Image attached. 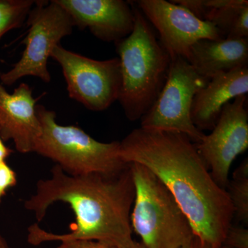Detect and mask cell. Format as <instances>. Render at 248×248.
Segmentation results:
<instances>
[{"label":"cell","instance_id":"cell-3","mask_svg":"<svg viewBox=\"0 0 248 248\" xmlns=\"http://www.w3.org/2000/svg\"><path fill=\"white\" fill-rule=\"evenodd\" d=\"M135 23L131 33L115 42L122 83L118 100L128 120H141L164 87L171 58L154 29L138 6L131 3Z\"/></svg>","mask_w":248,"mask_h":248},{"label":"cell","instance_id":"cell-19","mask_svg":"<svg viewBox=\"0 0 248 248\" xmlns=\"http://www.w3.org/2000/svg\"><path fill=\"white\" fill-rule=\"evenodd\" d=\"M17 178L16 172L6 163L0 162V203L6 195V192L17 184Z\"/></svg>","mask_w":248,"mask_h":248},{"label":"cell","instance_id":"cell-7","mask_svg":"<svg viewBox=\"0 0 248 248\" xmlns=\"http://www.w3.org/2000/svg\"><path fill=\"white\" fill-rule=\"evenodd\" d=\"M210 79L201 76L186 59L171 60L166 82L156 102L141 117V128L177 132L199 143L205 134L192 123L191 108L197 93Z\"/></svg>","mask_w":248,"mask_h":248},{"label":"cell","instance_id":"cell-10","mask_svg":"<svg viewBox=\"0 0 248 248\" xmlns=\"http://www.w3.org/2000/svg\"><path fill=\"white\" fill-rule=\"evenodd\" d=\"M159 32V42L171 60H188L191 47L201 40L223 39L216 27L188 9L166 0H140L135 3Z\"/></svg>","mask_w":248,"mask_h":248},{"label":"cell","instance_id":"cell-25","mask_svg":"<svg viewBox=\"0 0 248 248\" xmlns=\"http://www.w3.org/2000/svg\"><path fill=\"white\" fill-rule=\"evenodd\" d=\"M219 248H231L226 247V246H221V247H220Z\"/></svg>","mask_w":248,"mask_h":248},{"label":"cell","instance_id":"cell-17","mask_svg":"<svg viewBox=\"0 0 248 248\" xmlns=\"http://www.w3.org/2000/svg\"><path fill=\"white\" fill-rule=\"evenodd\" d=\"M34 0H0V39L10 31L22 27Z\"/></svg>","mask_w":248,"mask_h":248},{"label":"cell","instance_id":"cell-21","mask_svg":"<svg viewBox=\"0 0 248 248\" xmlns=\"http://www.w3.org/2000/svg\"><path fill=\"white\" fill-rule=\"evenodd\" d=\"M181 248H215L206 243L203 242L200 238L197 236H194V237L189 241L187 244L183 246Z\"/></svg>","mask_w":248,"mask_h":248},{"label":"cell","instance_id":"cell-14","mask_svg":"<svg viewBox=\"0 0 248 248\" xmlns=\"http://www.w3.org/2000/svg\"><path fill=\"white\" fill-rule=\"evenodd\" d=\"M187 62L208 79L248 66V39L199 40L191 47Z\"/></svg>","mask_w":248,"mask_h":248},{"label":"cell","instance_id":"cell-23","mask_svg":"<svg viewBox=\"0 0 248 248\" xmlns=\"http://www.w3.org/2000/svg\"><path fill=\"white\" fill-rule=\"evenodd\" d=\"M14 151L4 144V141L0 138V162L6 161Z\"/></svg>","mask_w":248,"mask_h":248},{"label":"cell","instance_id":"cell-12","mask_svg":"<svg viewBox=\"0 0 248 248\" xmlns=\"http://www.w3.org/2000/svg\"><path fill=\"white\" fill-rule=\"evenodd\" d=\"M37 99L29 85L22 83L10 94L0 84V138L14 142L22 154L33 153L41 134Z\"/></svg>","mask_w":248,"mask_h":248},{"label":"cell","instance_id":"cell-13","mask_svg":"<svg viewBox=\"0 0 248 248\" xmlns=\"http://www.w3.org/2000/svg\"><path fill=\"white\" fill-rule=\"evenodd\" d=\"M248 93V66L213 77L194 97L192 123L201 131L213 130L223 107L232 99Z\"/></svg>","mask_w":248,"mask_h":248},{"label":"cell","instance_id":"cell-1","mask_svg":"<svg viewBox=\"0 0 248 248\" xmlns=\"http://www.w3.org/2000/svg\"><path fill=\"white\" fill-rule=\"evenodd\" d=\"M120 153L125 162L145 166L166 186L195 236L221 247L234 218L232 205L187 135L140 127L120 141Z\"/></svg>","mask_w":248,"mask_h":248},{"label":"cell","instance_id":"cell-16","mask_svg":"<svg viewBox=\"0 0 248 248\" xmlns=\"http://www.w3.org/2000/svg\"><path fill=\"white\" fill-rule=\"evenodd\" d=\"M227 192L234 210V217L245 225L248 223V161H243L230 180Z\"/></svg>","mask_w":248,"mask_h":248},{"label":"cell","instance_id":"cell-8","mask_svg":"<svg viewBox=\"0 0 248 248\" xmlns=\"http://www.w3.org/2000/svg\"><path fill=\"white\" fill-rule=\"evenodd\" d=\"M50 58L61 66L68 96L93 111L118 100L122 77L118 58L99 61L57 46Z\"/></svg>","mask_w":248,"mask_h":248},{"label":"cell","instance_id":"cell-22","mask_svg":"<svg viewBox=\"0 0 248 248\" xmlns=\"http://www.w3.org/2000/svg\"><path fill=\"white\" fill-rule=\"evenodd\" d=\"M116 248H146L143 246V244H142L140 241H137L135 240H134L133 238L131 239H129L128 241H124V242L122 243V244H120L117 245L116 246Z\"/></svg>","mask_w":248,"mask_h":248},{"label":"cell","instance_id":"cell-18","mask_svg":"<svg viewBox=\"0 0 248 248\" xmlns=\"http://www.w3.org/2000/svg\"><path fill=\"white\" fill-rule=\"evenodd\" d=\"M222 246L231 248H248V230L232 224L227 231Z\"/></svg>","mask_w":248,"mask_h":248},{"label":"cell","instance_id":"cell-20","mask_svg":"<svg viewBox=\"0 0 248 248\" xmlns=\"http://www.w3.org/2000/svg\"><path fill=\"white\" fill-rule=\"evenodd\" d=\"M57 248H116L115 246L91 240H66Z\"/></svg>","mask_w":248,"mask_h":248},{"label":"cell","instance_id":"cell-2","mask_svg":"<svg viewBox=\"0 0 248 248\" xmlns=\"http://www.w3.org/2000/svg\"><path fill=\"white\" fill-rule=\"evenodd\" d=\"M51 176L40 179L36 192L24 202L26 210L41 222L54 203L68 204L76 216L71 231L58 234L42 229L37 223L28 228L27 241L32 246L66 240H91L117 246L131 239L130 214L135 187L130 164L117 174L71 176L58 166Z\"/></svg>","mask_w":248,"mask_h":248},{"label":"cell","instance_id":"cell-5","mask_svg":"<svg viewBox=\"0 0 248 248\" xmlns=\"http://www.w3.org/2000/svg\"><path fill=\"white\" fill-rule=\"evenodd\" d=\"M135 187L130 224L146 248H181L194 237L172 194L145 166L130 163Z\"/></svg>","mask_w":248,"mask_h":248},{"label":"cell","instance_id":"cell-9","mask_svg":"<svg viewBox=\"0 0 248 248\" xmlns=\"http://www.w3.org/2000/svg\"><path fill=\"white\" fill-rule=\"evenodd\" d=\"M247 94L223 107L210 135L195 146L218 186L227 190L232 164L248 148Z\"/></svg>","mask_w":248,"mask_h":248},{"label":"cell","instance_id":"cell-15","mask_svg":"<svg viewBox=\"0 0 248 248\" xmlns=\"http://www.w3.org/2000/svg\"><path fill=\"white\" fill-rule=\"evenodd\" d=\"M203 20L216 27L222 38L248 39L247 0H203Z\"/></svg>","mask_w":248,"mask_h":248},{"label":"cell","instance_id":"cell-6","mask_svg":"<svg viewBox=\"0 0 248 248\" xmlns=\"http://www.w3.org/2000/svg\"><path fill=\"white\" fill-rule=\"evenodd\" d=\"M29 29L23 40L25 45L22 57L10 71L0 75L1 83L10 86L25 77L51 81L48 60L62 39L71 35L75 27L71 16L57 2L36 1L27 19Z\"/></svg>","mask_w":248,"mask_h":248},{"label":"cell","instance_id":"cell-4","mask_svg":"<svg viewBox=\"0 0 248 248\" xmlns=\"http://www.w3.org/2000/svg\"><path fill=\"white\" fill-rule=\"evenodd\" d=\"M41 134L33 153L52 160L66 174H117L128 167L122 159L120 141L104 143L76 125H62L56 113L37 105Z\"/></svg>","mask_w":248,"mask_h":248},{"label":"cell","instance_id":"cell-24","mask_svg":"<svg viewBox=\"0 0 248 248\" xmlns=\"http://www.w3.org/2000/svg\"><path fill=\"white\" fill-rule=\"evenodd\" d=\"M0 248H11L1 234H0Z\"/></svg>","mask_w":248,"mask_h":248},{"label":"cell","instance_id":"cell-11","mask_svg":"<svg viewBox=\"0 0 248 248\" xmlns=\"http://www.w3.org/2000/svg\"><path fill=\"white\" fill-rule=\"evenodd\" d=\"M71 16L75 27L88 29L105 42H117L131 33L135 14L131 3L122 0H56Z\"/></svg>","mask_w":248,"mask_h":248}]
</instances>
